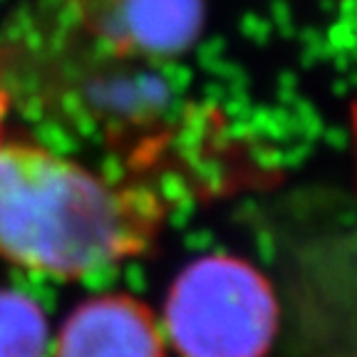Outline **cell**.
Returning <instances> with one entry per match:
<instances>
[{
	"label": "cell",
	"instance_id": "obj_2",
	"mask_svg": "<svg viewBox=\"0 0 357 357\" xmlns=\"http://www.w3.org/2000/svg\"><path fill=\"white\" fill-rule=\"evenodd\" d=\"M275 325L273 288L241 258L191 263L167 301V333L184 357H263Z\"/></svg>",
	"mask_w": 357,
	"mask_h": 357
},
{
	"label": "cell",
	"instance_id": "obj_5",
	"mask_svg": "<svg viewBox=\"0 0 357 357\" xmlns=\"http://www.w3.org/2000/svg\"><path fill=\"white\" fill-rule=\"evenodd\" d=\"M45 310L20 290L0 288V357H47Z\"/></svg>",
	"mask_w": 357,
	"mask_h": 357
},
{
	"label": "cell",
	"instance_id": "obj_3",
	"mask_svg": "<svg viewBox=\"0 0 357 357\" xmlns=\"http://www.w3.org/2000/svg\"><path fill=\"white\" fill-rule=\"evenodd\" d=\"M79 20L119 55H172L196 38L201 0H73Z\"/></svg>",
	"mask_w": 357,
	"mask_h": 357
},
{
	"label": "cell",
	"instance_id": "obj_1",
	"mask_svg": "<svg viewBox=\"0 0 357 357\" xmlns=\"http://www.w3.org/2000/svg\"><path fill=\"white\" fill-rule=\"evenodd\" d=\"M164 208L146 189L109 184L0 122V258L79 278L146 251Z\"/></svg>",
	"mask_w": 357,
	"mask_h": 357
},
{
	"label": "cell",
	"instance_id": "obj_4",
	"mask_svg": "<svg viewBox=\"0 0 357 357\" xmlns=\"http://www.w3.org/2000/svg\"><path fill=\"white\" fill-rule=\"evenodd\" d=\"M55 357H164V337L151 310L137 298L95 296L65 320Z\"/></svg>",
	"mask_w": 357,
	"mask_h": 357
}]
</instances>
